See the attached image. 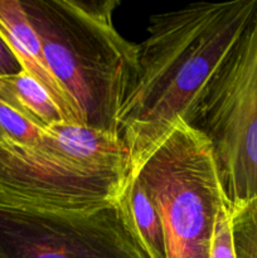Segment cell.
<instances>
[{"label":"cell","mask_w":257,"mask_h":258,"mask_svg":"<svg viewBox=\"0 0 257 258\" xmlns=\"http://www.w3.org/2000/svg\"><path fill=\"white\" fill-rule=\"evenodd\" d=\"M0 101L42 128L63 121L52 96L42 83L25 71L18 75L0 77Z\"/></svg>","instance_id":"8"},{"label":"cell","mask_w":257,"mask_h":258,"mask_svg":"<svg viewBox=\"0 0 257 258\" xmlns=\"http://www.w3.org/2000/svg\"><path fill=\"white\" fill-rule=\"evenodd\" d=\"M0 258H150L123 199L85 211L0 201Z\"/></svg>","instance_id":"6"},{"label":"cell","mask_w":257,"mask_h":258,"mask_svg":"<svg viewBox=\"0 0 257 258\" xmlns=\"http://www.w3.org/2000/svg\"><path fill=\"white\" fill-rule=\"evenodd\" d=\"M22 4L81 125L116 133L138 57V44L126 40L113 24L120 3L22 0Z\"/></svg>","instance_id":"2"},{"label":"cell","mask_w":257,"mask_h":258,"mask_svg":"<svg viewBox=\"0 0 257 258\" xmlns=\"http://www.w3.org/2000/svg\"><path fill=\"white\" fill-rule=\"evenodd\" d=\"M131 173L158 208L166 258H211L217 214L227 203L202 134L180 121Z\"/></svg>","instance_id":"4"},{"label":"cell","mask_w":257,"mask_h":258,"mask_svg":"<svg viewBox=\"0 0 257 258\" xmlns=\"http://www.w3.org/2000/svg\"><path fill=\"white\" fill-rule=\"evenodd\" d=\"M189 126L211 146L228 209L257 198V13L204 88Z\"/></svg>","instance_id":"5"},{"label":"cell","mask_w":257,"mask_h":258,"mask_svg":"<svg viewBox=\"0 0 257 258\" xmlns=\"http://www.w3.org/2000/svg\"><path fill=\"white\" fill-rule=\"evenodd\" d=\"M236 258H257V198L229 209Z\"/></svg>","instance_id":"10"},{"label":"cell","mask_w":257,"mask_h":258,"mask_svg":"<svg viewBox=\"0 0 257 258\" xmlns=\"http://www.w3.org/2000/svg\"><path fill=\"white\" fill-rule=\"evenodd\" d=\"M0 35L19 60L23 71L42 83L52 96L63 121L81 125L72 100L48 66L42 42L28 19L22 0H0Z\"/></svg>","instance_id":"7"},{"label":"cell","mask_w":257,"mask_h":258,"mask_svg":"<svg viewBox=\"0 0 257 258\" xmlns=\"http://www.w3.org/2000/svg\"><path fill=\"white\" fill-rule=\"evenodd\" d=\"M22 71L19 60L0 35V77L18 75Z\"/></svg>","instance_id":"13"},{"label":"cell","mask_w":257,"mask_h":258,"mask_svg":"<svg viewBox=\"0 0 257 258\" xmlns=\"http://www.w3.org/2000/svg\"><path fill=\"white\" fill-rule=\"evenodd\" d=\"M256 13L257 0H233L151 15L116 126L131 168L176 123L189 125L204 88Z\"/></svg>","instance_id":"1"},{"label":"cell","mask_w":257,"mask_h":258,"mask_svg":"<svg viewBox=\"0 0 257 258\" xmlns=\"http://www.w3.org/2000/svg\"><path fill=\"white\" fill-rule=\"evenodd\" d=\"M211 258H236L233 243H232L229 209L227 204H224L217 214L213 241H212Z\"/></svg>","instance_id":"12"},{"label":"cell","mask_w":257,"mask_h":258,"mask_svg":"<svg viewBox=\"0 0 257 258\" xmlns=\"http://www.w3.org/2000/svg\"><path fill=\"white\" fill-rule=\"evenodd\" d=\"M131 159L116 133L57 122L35 145L0 141V201L85 211L118 201Z\"/></svg>","instance_id":"3"},{"label":"cell","mask_w":257,"mask_h":258,"mask_svg":"<svg viewBox=\"0 0 257 258\" xmlns=\"http://www.w3.org/2000/svg\"><path fill=\"white\" fill-rule=\"evenodd\" d=\"M44 131L45 128L0 101V141L35 145L43 139Z\"/></svg>","instance_id":"11"},{"label":"cell","mask_w":257,"mask_h":258,"mask_svg":"<svg viewBox=\"0 0 257 258\" xmlns=\"http://www.w3.org/2000/svg\"><path fill=\"white\" fill-rule=\"evenodd\" d=\"M121 198L150 258H166L165 237L158 208L135 173L128 176Z\"/></svg>","instance_id":"9"}]
</instances>
